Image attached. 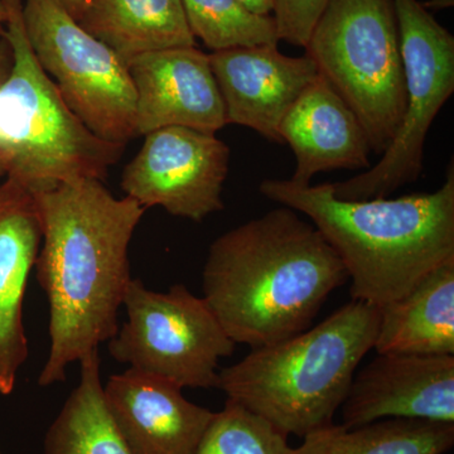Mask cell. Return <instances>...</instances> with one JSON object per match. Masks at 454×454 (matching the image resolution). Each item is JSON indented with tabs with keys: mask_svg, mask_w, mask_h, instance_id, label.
Here are the masks:
<instances>
[{
	"mask_svg": "<svg viewBox=\"0 0 454 454\" xmlns=\"http://www.w3.org/2000/svg\"><path fill=\"white\" fill-rule=\"evenodd\" d=\"M122 304L128 321L109 340L113 358L182 389L217 387L220 360L236 343L202 297L184 284L154 292L131 278Z\"/></svg>",
	"mask_w": 454,
	"mask_h": 454,
	"instance_id": "obj_7",
	"label": "cell"
},
{
	"mask_svg": "<svg viewBox=\"0 0 454 454\" xmlns=\"http://www.w3.org/2000/svg\"><path fill=\"white\" fill-rule=\"evenodd\" d=\"M3 37L13 65L0 85V163L5 176L29 193L79 178L103 181L125 145L107 142L83 124L33 53L22 0H3Z\"/></svg>",
	"mask_w": 454,
	"mask_h": 454,
	"instance_id": "obj_5",
	"label": "cell"
},
{
	"mask_svg": "<svg viewBox=\"0 0 454 454\" xmlns=\"http://www.w3.org/2000/svg\"><path fill=\"white\" fill-rule=\"evenodd\" d=\"M380 309L351 300L321 324L262 348L219 372L217 387L284 435L303 439L333 424L363 358L375 345Z\"/></svg>",
	"mask_w": 454,
	"mask_h": 454,
	"instance_id": "obj_4",
	"label": "cell"
},
{
	"mask_svg": "<svg viewBox=\"0 0 454 454\" xmlns=\"http://www.w3.org/2000/svg\"><path fill=\"white\" fill-rule=\"evenodd\" d=\"M454 446V424L384 419L357 428L331 424L310 433L297 454H444Z\"/></svg>",
	"mask_w": 454,
	"mask_h": 454,
	"instance_id": "obj_20",
	"label": "cell"
},
{
	"mask_svg": "<svg viewBox=\"0 0 454 454\" xmlns=\"http://www.w3.org/2000/svg\"><path fill=\"white\" fill-rule=\"evenodd\" d=\"M330 0H274L278 38L293 46L306 47L316 23Z\"/></svg>",
	"mask_w": 454,
	"mask_h": 454,
	"instance_id": "obj_23",
	"label": "cell"
},
{
	"mask_svg": "<svg viewBox=\"0 0 454 454\" xmlns=\"http://www.w3.org/2000/svg\"><path fill=\"white\" fill-rule=\"evenodd\" d=\"M208 57L226 124L250 128L282 145L279 128L284 116L318 76L313 59L307 53L284 55L278 44L220 51Z\"/></svg>",
	"mask_w": 454,
	"mask_h": 454,
	"instance_id": "obj_12",
	"label": "cell"
},
{
	"mask_svg": "<svg viewBox=\"0 0 454 454\" xmlns=\"http://www.w3.org/2000/svg\"><path fill=\"white\" fill-rule=\"evenodd\" d=\"M42 230L35 199L16 182L0 186V394L9 395L28 357L23 303L40 253Z\"/></svg>",
	"mask_w": 454,
	"mask_h": 454,
	"instance_id": "obj_16",
	"label": "cell"
},
{
	"mask_svg": "<svg viewBox=\"0 0 454 454\" xmlns=\"http://www.w3.org/2000/svg\"><path fill=\"white\" fill-rule=\"evenodd\" d=\"M348 280L322 232L282 206L211 244L202 298L230 339L258 348L309 330Z\"/></svg>",
	"mask_w": 454,
	"mask_h": 454,
	"instance_id": "obj_2",
	"label": "cell"
},
{
	"mask_svg": "<svg viewBox=\"0 0 454 454\" xmlns=\"http://www.w3.org/2000/svg\"><path fill=\"white\" fill-rule=\"evenodd\" d=\"M8 12L5 7L4 2L0 0V37H3L5 31V25H7Z\"/></svg>",
	"mask_w": 454,
	"mask_h": 454,
	"instance_id": "obj_28",
	"label": "cell"
},
{
	"mask_svg": "<svg viewBox=\"0 0 454 454\" xmlns=\"http://www.w3.org/2000/svg\"><path fill=\"white\" fill-rule=\"evenodd\" d=\"M79 23L127 66L145 53L196 47L181 0H89Z\"/></svg>",
	"mask_w": 454,
	"mask_h": 454,
	"instance_id": "obj_18",
	"label": "cell"
},
{
	"mask_svg": "<svg viewBox=\"0 0 454 454\" xmlns=\"http://www.w3.org/2000/svg\"><path fill=\"white\" fill-rule=\"evenodd\" d=\"M80 382L43 442L44 454H131L107 409L98 348L79 361Z\"/></svg>",
	"mask_w": 454,
	"mask_h": 454,
	"instance_id": "obj_19",
	"label": "cell"
},
{
	"mask_svg": "<svg viewBox=\"0 0 454 454\" xmlns=\"http://www.w3.org/2000/svg\"><path fill=\"white\" fill-rule=\"evenodd\" d=\"M304 49L384 153L406 107L394 0H330Z\"/></svg>",
	"mask_w": 454,
	"mask_h": 454,
	"instance_id": "obj_6",
	"label": "cell"
},
{
	"mask_svg": "<svg viewBox=\"0 0 454 454\" xmlns=\"http://www.w3.org/2000/svg\"><path fill=\"white\" fill-rule=\"evenodd\" d=\"M182 387L129 369L104 387L110 415L131 454H193L214 411L190 402Z\"/></svg>",
	"mask_w": 454,
	"mask_h": 454,
	"instance_id": "obj_14",
	"label": "cell"
},
{
	"mask_svg": "<svg viewBox=\"0 0 454 454\" xmlns=\"http://www.w3.org/2000/svg\"><path fill=\"white\" fill-rule=\"evenodd\" d=\"M55 2L59 3L77 22L82 17L83 12L89 4V0H55Z\"/></svg>",
	"mask_w": 454,
	"mask_h": 454,
	"instance_id": "obj_25",
	"label": "cell"
},
{
	"mask_svg": "<svg viewBox=\"0 0 454 454\" xmlns=\"http://www.w3.org/2000/svg\"><path fill=\"white\" fill-rule=\"evenodd\" d=\"M22 16L33 53L83 124L107 142L137 137L136 89L116 53L55 0H22Z\"/></svg>",
	"mask_w": 454,
	"mask_h": 454,
	"instance_id": "obj_9",
	"label": "cell"
},
{
	"mask_svg": "<svg viewBox=\"0 0 454 454\" xmlns=\"http://www.w3.org/2000/svg\"><path fill=\"white\" fill-rule=\"evenodd\" d=\"M260 193L306 215L340 256L352 300L381 309L454 258V167L434 192L343 201L331 184L264 179Z\"/></svg>",
	"mask_w": 454,
	"mask_h": 454,
	"instance_id": "obj_3",
	"label": "cell"
},
{
	"mask_svg": "<svg viewBox=\"0 0 454 454\" xmlns=\"http://www.w3.org/2000/svg\"><path fill=\"white\" fill-rule=\"evenodd\" d=\"M0 454H2V452H0Z\"/></svg>",
	"mask_w": 454,
	"mask_h": 454,
	"instance_id": "obj_30",
	"label": "cell"
},
{
	"mask_svg": "<svg viewBox=\"0 0 454 454\" xmlns=\"http://www.w3.org/2000/svg\"><path fill=\"white\" fill-rule=\"evenodd\" d=\"M128 71L136 89L137 137L167 127L215 134L225 127L210 57L197 47L145 53L131 59Z\"/></svg>",
	"mask_w": 454,
	"mask_h": 454,
	"instance_id": "obj_13",
	"label": "cell"
},
{
	"mask_svg": "<svg viewBox=\"0 0 454 454\" xmlns=\"http://www.w3.org/2000/svg\"><path fill=\"white\" fill-rule=\"evenodd\" d=\"M13 65L11 46L4 37H0V85L7 80Z\"/></svg>",
	"mask_w": 454,
	"mask_h": 454,
	"instance_id": "obj_24",
	"label": "cell"
},
{
	"mask_svg": "<svg viewBox=\"0 0 454 454\" xmlns=\"http://www.w3.org/2000/svg\"><path fill=\"white\" fill-rule=\"evenodd\" d=\"M138 154L125 167L121 186L145 210L160 206L195 223L223 210L230 148L216 134L186 127L145 134Z\"/></svg>",
	"mask_w": 454,
	"mask_h": 454,
	"instance_id": "obj_10",
	"label": "cell"
},
{
	"mask_svg": "<svg viewBox=\"0 0 454 454\" xmlns=\"http://www.w3.org/2000/svg\"><path fill=\"white\" fill-rule=\"evenodd\" d=\"M379 309L376 354L454 355V258Z\"/></svg>",
	"mask_w": 454,
	"mask_h": 454,
	"instance_id": "obj_17",
	"label": "cell"
},
{
	"mask_svg": "<svg viewBox=\"0 0 454 454\" xmlns=\"http://www.w3.org/2000/svg\"><path fill=\"white\" fill-rule=\"evenodd\" d=\"M406 90V107L393 142L378 164L331 184L343 201L384 199L413 184L423 170L430 127L454 91V37L419 0H394Z\"/></svg>",
	"mask_w": 454,
	"mask_h": 454,
	"instance_id": "obj_8",
	"label": "cell"
},
{
	"mask_svg": "<svg viewBox=\"0 0 454 454\" xmlns=\"http://www.w3.org/2000/svg\"><path fill=\"white\" fill-rule=\"evenodd\" d=\"M5 176L4 168H3L2 163H0V177Z\"/></svg>",
	"mask_w": 454,
	"mask_h": 454,
	"instance_id": "obj_29",
	"label": "cell"
},
{
	"mask_svg": "<svg viewBox=\"0 0 454 454\" xmlns=\"http://www.w3.org/2000/svg\"><path fill=\"white\" fill-rule=\"evenodd\" d=\"M31 195L43 243L35 267L50 304V354L38 378L46 387L65 381L71 364L118 333L131 280L128 249L146 210L130 197L116 199L97 178Z\"/></svg>",
	"mask_w": 454,
	"mask_h": 454,
	"instance_id": "obj_1",
	"label": "cell"
},
{
	"mask_svg": "<svg viewBox=\"0 0 454 454\" xmlns=\"http://www.w3.org/2000/svg\"><path fill=\"white\" fill-rule=\"evenodd\" d=\"M193 37L212 52L278 44L273 16H260L239 0H181Z\"/></svg>",
	"mask_w": 454,
	"mask_h": 454,
	"instance_id": "obj_21",
	"label": "cell"
},
{
	"mask_svg": "<svg viewBox=\"0 0 454 454\" xmlns=\"http://www.w3.org/2000/svg\"><path fill=\"white\" fill-rule=\"evenodd\" d=\"M342 426L384 419L454 424V355L378 354L355 373Z\"/></svg>",
	"mask_w": 454,
	"mask_h": 454,
	"instance_id": "obj_11",
	"label": "cell"
},
{
	"mask_svg": "<svg viewBox=\"0 0 454 454\" xmlns=\"http://www.w3.org/2000/svg\"><path fill=\"white\" fill-rule=\"evenodd\" d=\"M193 454H297V450L276 427L227 399Z\"/></svg>",
	"mask_w": 454,
	"mask_h": 454,
	"instance_id": "obj_22",
	"label": "cell"
},
{
	"mask_svg": "<svg viewBox=\"0 0 454 454\" xmlns=\"http://www.w3.org/2000/svg\"><path fill=\"white\" fill-rule=\"evenodd\" d=\"M245 7L260 16H271L274 11V0H239Z\"/></svg>",
	"mask_w": 454,
	"mask_h": 454,
	"instance_id": "obj_26",
	"label": "cell"
},
{
	"mask_svg": "<svg viewBox=\"0 0 454 454\" xmlns=\"http://www.w3.org/2000/svg\"><path fill=\"white\" fill-rule=\"evenodd\" d=\"M424 7L427 9H444L450 8L453 5V0H430V2L423 3Z\"/></svg>",
	"mask_w": 454,
	"mask_h": 454,
	"instance_id": "obj_27",
	"label": "cell"
},
{
	"mask_svg": "<svg viewBox=\"0 0 454 454\" xmlns=\"http://www.w3.org/2000/svg\"><path fill=\"white\" fill-rule=\"evenodd\" d=\"M279 133L297 163L293 184L307 186L318 173L370 167L372 151L365 129L322 74L293 104Z\"/></svg>",
	"mask_w": 454,
	"mask_h": 454,
	"instance_id": "obj_15",
	"label": "cell"
}]
</instances>
